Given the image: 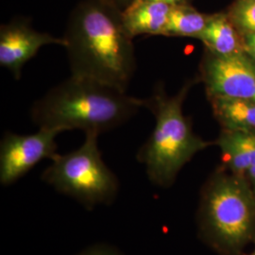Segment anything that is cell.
<instances>
[{"mask_svg":"<svg viewBox=\"0 0 255 255\" xmlns=\"http://www.w3.org/2000/svg\"><path fill=\"white\" fill-rule=\"evenodd\" d=\"M151 1H158L163 2L170 6H177V5H183V4H189L190 0H151Z\"/></svg>","mask_w":255,"mask_h":255,"instance_id":"d6986e66","label":"cell"},{"mask_svg":"<svg viewBox=\"0 0 255 255\" xmlns=\"http://www.w3.org/2000/svg\"><path fill=\"white\" fill-rule=\"evenodd\" d=\"M193 85L194 81H188L176 95L168 96L163 83H158L152 95L144 100V106L154 116L155 127L136 158L157 187H171L182 167L195 155L215 145L197 135L190 119L183 115L182 105Z\"/></svg>","mask_w":255,"mask_h":255,"instance_id":"277c9868","label":"cell"},{"mask_svg":"<svg viewBox=\"0 0 255 255\" xmlns=\"http://www.w3.org/2000/svg\"><path fill=\"white\" fill-rule=\"evenodd\" d=\"M98 134L86 133L82 146L58 154L42 174L55 190L78 201L87 210L111 205L119 191V181L102 159Z\"/></svg>","mask_w":255,"mask_h":255,"instance_id":"5b68a950","label":"cell"},{"mask_svg":"<svg viewBox=\"0 0 255 255\" xmlns=\"http://www.w3.org/2000/svg\"><path fill=\"white\" fill-rule=\"evenodd\" d=\"M247 180L249 182V184L251 186V189L253 191V194L255 198V166L252 167L246 175Z\"/></svg>","mask_w":255,"mask_h":255,"instance_id":"ac0fdd59","label":"cell"},{"mask_svg":"<svg viewBox=\"0 0 255 255\" xmlns=\"http://www.w3.org/2000/svg\"><path fill=\"white\" fill-rule=\"evenodd\" d=\"M76 255H125L119 248L108 243H96L84 248Z\"/></svg>","mask_w":255,"mask_h":255,"instance_id":"9a60e30c","label":"cell"},{"mask_svg":"<svg viewBox=\"0 0 255 255\" xmlns=\"http://www.w3.org/2000/svg\"><path fill=\"white\" fill-rule=\"evenodd\" d=\"M201 79L209 99L255 101V60L245 51L219 56L206 50L201 61Z\"/></svg>","mask_w":255,"mask_h":255,"instance_id":"8992f818","label":"cell"},{"mask_svg":"<svg viewBox=\"0 0 255 255\" xmlns=\"http://www.w3.org/2000/svg\"><path fill=\"white\" fill-rule=\"evenodd\" d=\"M238 32H255V0H237L228 14Z\"/></svg>","mask_w":255,"mask_h":255,"instance_id":"5bb4252c","label":"cell"},{"mask_svg":"<svg viewBox=\"0 0 255 255\" xmlns=\"http://www.w3.org/2000/svg\"><path fill=\"white\" fill-rule=\"evenodd\" d=\"M48 45L64 46V39L38 31L27 19H13L0 27V65L20 80L24 65Z\"/></svg>","mask_w":255,"mask_h":255,"instance_id":"ba28073f","label":"cell"},{"mask_svg":"<svg viewBox=\"0 0 255 255\" xmlns=\"http://www.w3.org/2000/svg\"><path fill=\"white\" fill-rule=\"evenodd\" d=\"M198 236L219 255H241L255 242V198L246 177L217 169L203 183Z\"/></svg>","mask_w":255,"mask_h":255,"instance_id":"3957f363","label":"cell"},{"mask_svg":"<svg viewBox=\"0 0 255 255\" xmlns=\"http://www.w3.org/2000/svg\"><path fill=\"white\" fill-rule=\"evenodd\" d=\"M214 115L225 130H255V101L211 98Z\"/></svg>","mask_w":255,"mask_h":255,"instance_id":"7c38bea8","label":"cell"},{"mask_svg":"<svg viewBox=\"0 0 255 255\" xmlns=\"http://www.w3.org/2000/svg\"><path fill=\"white\" fill-rule=\"evenodd\" d=\"M111 5L115 6L117 9H119L121 11H124L125 9H128L131 4H133L136 0H105Z\"/></svg>","mask_w":255,"mask_h":255,"instance_id":"e0dca14e","label":"cell"},{"mask_svg":"<svg viewBox=\"0 0 255 255\" xmlns=\"http://www.w3.org/2000/svg\"><path fill=\"white\" fill-rule=\"evenodd\" d=\"M215 145L220 149L222 167L230 172L246 177L255 166V130L222 129Z\"/></svg>","mask_w":255,"mask_h":255,"instance_id":"30bf717a","label":"cell"},{"mask_svg":"<svg viewBox=\"0 0 255 255\" xmlns=\"http://www.w3.org/2000/svg\"><path fill=\"white\" fill-rule=\"evenodd\" d=\"M143 107L144 100L126 91L71 75L34 102L30 116L39 128L100 135L126 123Z\"/></svg>","mask_w":255,"mask_h":255,"instance_id":"7a4b0ae2","label":"cell"},{"mask_svg":"<svg viewBox=\"0 0 255 255\" xmlns=\"http://www.w3.org/2000/svg\"><path fill=\"white\" fill-rule=\"evenodd\" d=\"M63 39L72 76L127 91L136 59L121 10L105 0H83L72 10Z\"/></svg>","mask_w":255,"mask_h":255,"instance_id":"6da1fadb","label":"cell"},{"mask_svg":"<svg viewBox=\"0 0 255 255\" xmlns=\"http://www.w3.org/2000/svg\"><path fill=\"white\" fill-rule=\"evenodd\" d=\"M62 131L39 128L31 134L6 132L0 143V183L8 186L17 182L44 159L57 153L56 137Z\"/></svg>","mask_w":255,"mask_h":255,"instance_id":"52a82bcc","label":"cell"},{"mask_svg":"<svg viewBox=\"0 0 255 255\" xmlns=\"http://www.w3.org/2000/svg\"><path fill=\"white\" fill-rule=\"evenodd\" d=\"M199 40L205 45L206 50L219 56H230L244 51L242 35L226 14L210 15Z\"/></svg>","mask_w":255,"mask_h":255,"instance_id":"8fae6325","label":"cell"},{"mask_svg":"<svg viewBox=\"0 0 255 255\" xmlns=\"http://www.w3.org/2000/svg\"><path fill=\"white\" fill-rule=\"evenodd\" d=\"M254 245H255V249H254V251H253V252H251V253H249V254L244 253V254H242L241 255H255V242L254 243Z\"/></svg>","mask_w":255,"mask_h":255,"instance_id":"ffe728a7","label":"cell"},{"mask_svg":"<svg viewBox=\"0 0 255 255\" xmlns=\"http://www.w3.org/2000/svg\"><path fill=\"white\" fill-rule=\"evenodd\" d=\"M244 51L255 60V32L242 35Z\"/></svg>","mask_w":255,"mask_h":255,"instance_id":"2e32d148","label":"cell"},{"mask_svg":"<svg viewBox=\"0 0 255 255\" xmlns=\"http://www.w3.org/2000/svg\"><path fill=\"white\" fill-rule=\"evenodd\" d=\"M210 15L201 13L189 4L172 6L164 36L191 37L199 39Z\"/></svg>","mask_w":255,"mask_h":255,"instance_id":"4fadbf2b","label":"cell"},{"mask_svg":"<svg viewBox=\"0 0 255 255\" xmlns=\"http://www.w3.org/2000/svg\"><path fill=\"white\" fill-rule=\"evenodd\" d=\"M172 6L151 0H136L122 11L128 34L132 39L140 35H165Z\"/></svg>","mask_w":255,"mask_h":255,"instance_id":"9c48e42d","label":"cell"}]
</instances>
